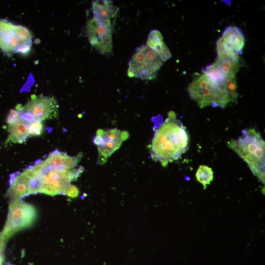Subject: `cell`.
<instances>
[{"mask_svg":"<svg viewBox=\"0 0 265 265\" xmlns=\"http://www.w3.org/2000/svg\"><path fill=\"white\" fill-rule=\"evenodd\" d=\"M227 88L232 102L237 101L238 93L235 76L228 78L226 81Z\"/></svg>","mask_w":265,"mask_h":265,"instance_id":"obj_19","label":"cell"},{"mask_svg":"<svg viewBox=\"0 0 265 265\" xmlns=\"http://www.w3.org/2000/svg\"><path fill=\"white\" fill-rule=\"evenodd\" d=\"M195 177L196 180L203 185L204 189H206L213 180V172L211 167L201 165L196 172Z\"/></svg>","mask_w":265,"mask_h":265,"instance_id":"obj_17","label":"cell"},{"mask_svg":"<svg viewBox=\"0 0 265 265\" xmlns=\"http://www.w3.org/2000/svg\"><path fill=\"white\" fill-rule=\"evenodd\" d=\"M63 194L70 198H74L78 196L79 190L75 186L70 184L65 188Z\"/></svg>","mask_w":265,"mask_h":265,"instance_id":"obj_22","label":"cell"},{"mask_svg":"<svg viewBox=\"0 0 265 265\" xmlns=\"http://www.w3.org/2000/svg\"><path fill=\"white\" fill-rule=\"evenodd\" d=\"M173 112L157 129L151 145L154 159L165 165L177 160L187 150L189 135L186 127Z\"/></svg>","mask_w":265,"mask_h":265,"instance_id":"obj_1","label":"cell"},{"mask_svg":"<svg viewBox=\"0 0 265 265\" xmlns=\"http://www.w3.org/2000/svg\"><path fill=\"white\" fill-rule=\"evenodd\" d=\"M216 48L219 60L239 61V56L221 37L217 40Z\"/></svg>","mask_w":265,"mask_h":265,"instance_id":"obj_16","label":"cell"},{"mask_svg":"<svg viewBox=\"0 0 265 265\" xmlns=\"http://www.w3.org/2000/svg\"><path fill=\"white\" fill-rule=\"evenodd\" d=\"M37 217L35 208L21 199L12 200L4 228L0 235L7 240L18 231L32 226Z\"/></svg>","mask_w":265,"mask_h":265,"instance_id":"obj_3","label":"cell"},{"mask_svg":"<svg viewBox=\"0 0 265 265\" xmlns=\"http://www.w3.org/2000/svg\"><path fill=\"white\" fill-rule=\"evenodd\" d=\"M32 36L26 27L0 19V48L6 53H26L30 49Z\"/></svg>","mask_w":265,"mask_h":265,"instance_id":"obj_5","label":"cell"},{"mask_svg":"<svg viewBox=\"0 0 265 265\" xmlns=\"http://www.w3.org/2000/svg\"><path fill=\"white\" fill-rule=\"evenodd\" d=\"M16 109L32 114L36 120L41 121L55 117L58 106L53 97L32 95L24 106L17 105Z\"/></svg>","mask_w":265,"mask_h":265,"instance_id":"obj_7","label":"cell"},{"mask_svg":"<svg viewBox=\"0 0 265 265\" xmlns=\"http://www.w3.org/2000/svg\"><path fill=\"white\" fill-rule=\"evenodd\" d=\"M79 157H71L64 153L58 151H53L44 160L50 167L58 170H65L75 168L79 162Z\"/></svg>","mask_w":265,"mask_h":265,"instance_id":"obj_10","label":"cell"},{"mask_svg":"<svg viewBox=\"0 0 265 265\" xmlns=\"http://www.w3.org/2000/svg\"><path fill=\"white\" fill-rule=\"evenodd\" d=\"M92 8L94 17L103 20H110L117 15L118 11V8L113 5L112 0L93 1Z\"/></svg>","mask_w":265,"mask_h":265,"instance_id":"obj_14","label":"cell"},{"mask_svg":"<svg viewBox=\"0 0 265 265\" xmlns=\"http://www.w3.org/2000/svg\"><path fill=\"white\" fill-rule=\"evenodd\" d=\"M219 67L226 78L235 76L241 66L239 61L220 60L216 58Z\"/></svg>","mask_w":265,"mask_h":265,"instance_id":"obj_18","label":"cell"},{"mask_svg":"<svg viewBox=\"0 0 265 265\" xmlns=\"http://www.w3.org/2000/svg\"><path fill=\"white\" fill-rule=\"evenodd\" d=\"M228 146L247 164L253 174L265 184V141L255 129L242 130L237 140H231Z\"/></svg>","mask_w":265,"mask_h":265,"instance_id":"obj_2","label":"cell"},{"mask_svg":"<svg viewBox=\"0 0 265 265\" xmlns=\"http://www.w3.org/2000/svg\"><path fill=\"white\" fill-rule=\"evenodd\" d=\"M11 176L9 195L12 200L21 199L29 195L28 177L24 171Z\"/></svg>","mask_w":265,"mask_h":265,"instance_id":"obj_11","label":"cell"},{"mask_svg":"<svg viewBox=\"0 0 265 265\" xmlns=\"http://www.w3.org/2000/svg\"><path fill=\"white\" fill-rule=\"evenodd\" d=\"M146 45L160 56L163 62L172 57L171 52L164 43L161 33L157 29H153L150 32Z\"/></svg>","mask_w":265,"mask_h":265,"instance_id":"obj_13","label":"cell"},{"mask_svg":"<svg viewBox=\"0 0 265 265\" xmlns=\"http://www.w3.org/2000/svg\"><path fill=\"white\" fill-rule=\"evenodd\" d=\"M188 92L200 108L210 106L216 107L215 93L205 74L197 77L189 84Z\"/></svg>","mask_w":265,"mask_h":265,"instance_id":"obj_8","label":"cell"},{"mask_svg":"<svg viewBox=\"0 0 265 265\" xmlns=\"http://www.w3.org/2000/svg\"><path fill=\"white\" fill-rule=\"evenodd\" d=\"M7 130L9 135L6 140V143L24 142L28 136V125L25 123L19 121L12 125H8Z\"/></svg>","mask_w":265,"mask_h":265,"instance_id":"obj_15","label":"cell"},{"mask_svg":"<svg viewBox=\"0 0 265 265\" xmlns=\"http://www.w3.org/2000/svg\"><path fill=\"white\" fill-rule=\"evenodd\" d=\"M86 32L90 44L100 53H111L112 43L110 20H103L93 17L87 23Z\"/></svg>","mask_w":265,"mask_h":265,"instance_id":"obj_6","label":"cell"},{"mask_svg":"<svg viewBox=\"0 0 265 265\" xmlns=\"http://www.w3.org/2000/svg\"><path fill=\"white\" fill-rule=\"evenodd\" d=\"M221 38L233 49L238 55L242 53L245 41L240 29L235 26H229L223 32Z\"/></svg>","mask_w":265,"mask_h":265,"instance_id":"obj_12","label":"cell"},{"mask_svg":"<svg viewBox=\"0 0 265 265\" xmlns=\"http://www.w3.org/2000/svg\"><path fill=\"white\" fill-rule=\"evenodd\" d=\"M20 121L19 112L15 109H11L9 112L6 119L8 125H12Z\"/></svg>","mask_w":265,"mask_h":265,"instance_id":"obj_21","label":"cell"},{"mask_svg":"<svg viewBox=\"0 0 265 265\" xmlns=\"http://www.w3.org/2000/svg\"><path fill=\"white\" fill-rule=\"evenodd\" d=\"M28 136H40L43 131V125L41 121L35 120L28 126Z\"/></svg>","mask_w":265,"mask_h":265,"instance_id":"obj_20","label":"cell"},{"mask_svg":"<svg viewBox=\"0 0 265 265\" xmlns=\"http://www.w3.org/2000/svg\"><path fill=\"white\" fill-rule=\"evenodd\" d=\"M160 56L147 45L138 47L129 62L128 75L143 80H153L163 65Z\"/></svg>","mask_w":265,"mask_h":265,"instance_id":"obj_4","label":"cell"},{"mask_svg":"<svg viewBox=\"0 0 265 265\" xmlns=\"http://www.w3.org/2000/svg\"><path fill=\"white\" fill-rule=\"evenodd\" d=\"M122 142L121 132L116 129L98 132L93 138L99 153L105 156H110L119 148Z\"/></svg>","mask_w":265,"mask_h":265,"instance_id":"obj_9","label":"cell"}]
</instances>
